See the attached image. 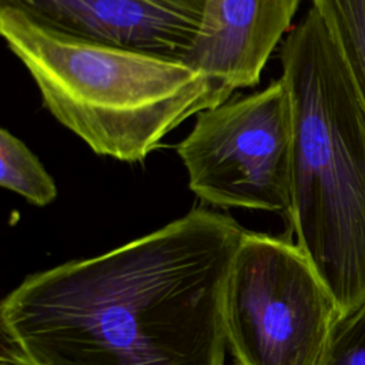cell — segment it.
I'll use <instances>...</instances> for the list:
<instances>
[{"label":"cell","mask_w":365,"mask_h":365,"mask_svg":"<svg viewBox=\"0 0 365 365\" xmlns=\"http://www.w3.org/2000/svg\"><path fill=\"white\" fill-rule=\"evenodd\" d=\"M244 232L198 207L33 274L1 301V332L33 365H224V291Z\"/></svg>","instance_id":"1"},{"label":"cell","mask_w":365,"mask_h":365,"mask_svg":"<svg viewBox=\"0 0 365 365\" xmlns=\"http://www.w3.org/2000/svg\"><path fill=\"white\" fill-rule=\"evenodd\" d=\"M279 58L294 114L288 222L344 315L365 301V107L312 7Z\"/></svg>","instance_id":"2"},{"label":"cell","mask_w":365,"mask_h":365,"mask_svg":"<svg viewBox=\"0 0 365 365\" xmlns=\"http://www.w3.org/2000/svg\"><path fill=\"white\" fill-rule=\"evenodd\" d=\"M0 33L43 106L97 155L141 163L185 120L232 96L182 60L74 38L9 7Z\"/></svg>","instance_id":"3"},{"label":"cell","mask_w":365,"mask_h":365,"mask_svg":"<svg viewBox=\"0 0 365 365\" xmlns=\"http://www.w3.org/2000/svg\"><path fill=\"white\" fill-rule=\"evenodd\" d=\"M222 314L238 365H318L341 315L295 242L250 231L230 267Z\"/></svg>","instance_id":"4"},{"label":"cell","mask_w":365,"mask_h":365,"mask_svg":"<svg viewBox=\"0 0 365 365\" xmlns=\"http://www.w3.org/2000/svg\"><path fill=\"white\" fill-rule=\"evenodd\" d=\"M294 114L279 77L201 111L178 143L190 190L220 208L291 212Z\"/></svg>","instance_id":"5"},{"label":"cell","mask_w":365,"mask_h":365,"mask_svg":"<svg viewBox=\"0 0 365 365\" xmlns=\"http://www.w3.org/2000/svg\"><path fill=\"white\" fill-rule=\"evenodd\" d=\"M207 0H0L53 31L182 60L201 29Z\"/></svg>","instance_id":"6"},{"label":"cell","mask_w":365,"mask_h":365,"mask_svg":"<svg viewBox=\"0 0 365 365\" xmlns=\"http://www.w3.org/2000/svg\"><path fill=\"white\" fill-rule=\"evenodd\" d=\"M301 0H207L184 63L230 91L254 87Z\"/></svg>","instance_id":"7"},{"label":"cell","mask_w":365,"mask_h":365,"mask_svg":"<svg viewBox=\"0 0 365 365\" xmlns=\"http://www.w3.org/2000/svg\"><path fill=\"white\" fill-rule=\"evenodd\" d=\"M365 107V0H311Z\"/></svg>","instance_id":"8"},{"label":"cell","mask_w":365,"mask_h":365,"mask_svg":"<svg viewBox=\"0 0 365 365\" xmlns=\"http://www.w3.org/2000/svg\"><path fill=\"white\" fill-rule=\"evenodd\" d=\"M0 185L37 207L57 197V185L37 155L6 128L0 131Z\"/></svg>","instance_id":"9"},{"label":"cell","mask_w":365,"mask_h":365,"mask_svg":"<svg viewBox=\"0 0 365 365\" xmlns=\"http://www.w3.org/2000/svg\"><path fill=\"white\" fill-rule=\"evenodd\" d=\"M318 365H365V301L336 318Z\"/></svg>","instance_id":"10"},{"label":"cell","mask_w":365,"mask_h":365,"mask_svg":"<svg viewBox=\"0 0 365 365\" xmlns=\"http://www.w3.org/2000/svg\"><path fill=\"white\" fill-rule=\"evenodd\" d=\"M1 355L0 365H33L27 356L19 349V346L1 332Z\"/></svg>","instance_id":"11"}]
</instances>
